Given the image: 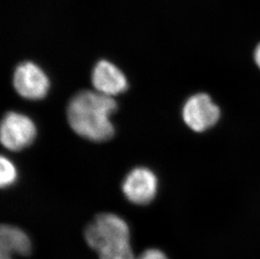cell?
I'll list each match as a JSON object with an SVG mask.
<instances>
[{"label": "cell", "mask_w": 260, "mask_h": 259, "mask_svg": "<svg viewBox=\"0 0 260 259\" xmlns=\"http://www.w3.org/2000/svg\"><path fill=\"white\" fill-rule=\"evenodd\" d=\"M117 104L111 96L92 91H80L68 106V120L80 137L93 142H104L113 137L115 129L111 116Z\"/></svg>", "instance_id": "obj_1"}, {"label": "cell", "mask_w": 260, "mask_h": 259, "mask_svg": "<svg viewBox=\"0 0 260 259\" xmlns=\"http://www.w3.org/2000/svg\"><path fill=\"white\" fill-rule=\"evenodd\" d=\"M84 238L87 244L98 252L104 247L130 242V229L122 218L103 213L87 225Z\"/></svg>", "instance_id": "obj_2"}, {"label": "cell", "mask_w": 260, "mask_h": 259, "mask_svg": "<svg viewBox=\"0 0 260 259\" xmlns=\"http://www.w3.org/2000/svg\"><path fill=\"white\" fill-rule=\"evenodd\" d=\"M37 128L30 118L17 112L5 115L1 124L0 137L4 147L10 151H20L31 144Z\"/></svg>", "instance_id": "obj_3"}, {"label": "cell", "mask_w": 260, "mask_h": 259, "mask_svg": "<svg viewBox=\"0 0 260 259\" xmlns=\"http://www.w3.org/2000/svg\"><path fill=\"white\" fill-rule=\"evenodd\" d=\"M13 83L17 93L23 98L30 101L44 98L50 88L47 74L32 61H24L16 68Z\"/></svg>", "instance_id": "obj_4"}, {"label": "cell", "mask_w": 260, "mask_h": 259, "mask_svg": "<svg viewBox=\"0 0 260 259\" xmlns=\"http://www.w3.org/2000/svg\"><path fill=\"white\" fill-rule=\"evenodd\" d=\"M184 122L194 132H202L215 125L220 118L219 108L206 93H198L186 101L183 108Z\"/></svg>", "instance_id": "obj_5"}, {"label": "cell", "mask_w": 260, "mask_h": 259, "mask_svg": "<svg viewBox=\"0 0 260 259\" xmlns=\"http://www.w3.org/2000/svg\"><path fill=\"white\" fill-rule=\"evenodd\" d=\"M157 179L153 172L146 168H136L127 174L122 191L128 201L136 205H147L155 198Z\"/></svg>", "instance_id": "obj_6"}, {"label": "cell", "mask_w": 260, "mask_h": 259, "mask_svg": "<svg viewBox=\"0 0 260 259\" xmlns=\"http://www.w3.org/2000/svg\"><path fill=\"white\" fill-rule=\"evenodd\" d=\"M92 83L97 92L111 97L125 92L128 87L125 74L106 60H101L93 68Z\"/></svg>", "instance_id": "obj_7"}, {"label": "cell", "mask_w": 260, "mask_h": 259, "mask_svg": "<svg viewBox=\"0 0 260 259\" xmlns=\"http://www.w3.org/2000/svg\"><path fill=\"white\" fill-rule=\"evenodd\" d=\"M31 241L29 236L20 228L14 225H3L0 229L1 253L27 256L31 252Z\"/></svg>", "instance_id": "obj_8"}, {"label": "cell", "mask_w": 260, "mask_h": 259, "mask_svg": "<svg viewBox=\"0 0 260 259\" xmlns=\"http://www.w3.org/2000/svg\"><path fill=\"white\" fill-rule=\"evenodd\" d=\"M98 254L100 259H136L130 242L104 247Z\"/></svg>", "instance_id": "obj_9"}, {"label": "cell", "mask_w": 260, "mask_h": 259, "mask_svg": "<svg viewBox=\"0 0 260 259\" xmlns=\"http://www.w3.org/2000/svg\"><path fill=\"white\" fill-rule=\"evenodd\" d=\"M17 179V170L15 164L10 159L1 156V177H0V185L2 188H6L12 185Z\"/></svg>", "instance_id": "obj_10"}, {"label": "cell", "mask_w": 260, "mask_h": 259, "mask_svg": "<svg viewBox=\"0 0 260 259\" xmlns=\"http://www.w3.org/2000/svg\"><path fill=\"white\" fill-rule=\"evenodd\" d=\"M136 259H169L165 252L155 248L145 250L142 254Z\"/></svg>", "instance_id": "obj_11"}, {"label": "cell", "mask_w": 260, "mask_h": 259, "mask_svg": "<svg viewBox=\"0 0 260 259\" xmlns=\"http://www.w3.org/2000/svg\"><path fill=\"white\" fill-rule=\"evenodd\" d=\"M254 59L255 62L260 69V43L258 45V47H256L255 52H254Z\"/></svg>", "instance_id": "obj_12"}, {"label": "cell", "mask_w": 260, "mask_h": 259, "mask_svg": "<svg viewBox=\"0 0 260 259\" xmlns=\"http://www.w3.org/2000/svg\"><path fill=\"white\" fill-rule=\"evenodd\" d=\"M0 259H13L11 255L5 254V253H1L0 252Z\"/></svg>", "instance_id": "obj_13"}]
</instances>
